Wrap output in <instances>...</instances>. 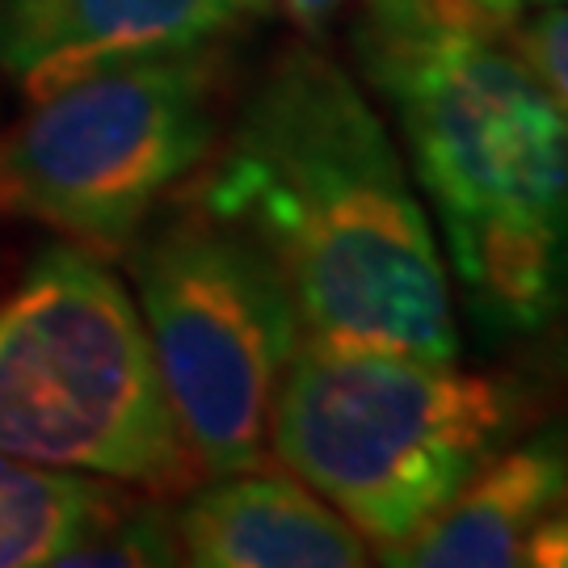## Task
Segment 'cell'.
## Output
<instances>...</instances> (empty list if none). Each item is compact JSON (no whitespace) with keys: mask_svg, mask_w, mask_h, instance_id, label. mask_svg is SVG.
I'll list each match as a JSON object with an SVG mask.
<instances>
[{"mask_svg":"<svg viewBox=\"0 0 568 568\" xmlns=\"http://www.w3.org/2000/svg\"><path fill=\"white\" fill-rule=\"evenodd\" d=\"M199 203L265 248L304 337L455 363L447 270L358 84L295 47L244 102Z\"/></svg>","mask_w":568,"mask_h":568,"instance_id":"1","label":"cell"},{"mask_svg":"<svg viewBox=\"0 0 568 568\" xmlns=\"http://www.w3.org/2000/svg\"><path fill=\"white\" fill-rule=\"evenodd\" d=\"M467 0H366L358 55L438 206L488 328L535 333L568 304V114Z\"/></svg>","mask_w":568,"mask_h":568,"instance_id":"2","label":"cell"},{"mask_svg":"<svg viewBox=\"0 0 568 568\" xmlns=\"http://www.w3.org/2000/svg\"><path fill=\"white\" fill-rule=\"evenodd\" d=\"M518 413V387L497 375L304 337L274 400L270 447L387 551L497 455Z\"/></svg>","mask_w":568,"mask_h":568,"instance_id":"3","label":"cell"},{"mask_svg":"<svg viewBox=\"0 0 568 568\" xmlns=\"http://www.w3.org/2000/svg\"><path fill=\"white\" fill-rule=\"evenodd\" d=\"M0 450L156 493L203 476L140 304L93 248L42 253L0 300Z\"/></svg>","mask_w":568,"mask_h":568,"instance_id":"4","label":"cell"},{"mask_svg":"<svg viewBox=\"0 0 568 568\" xmlns=\"http://www.w3.org/2000/svg\"><path fill=\"white\" fill-rule=\"evenodd\" d=\"M220 63L169 51L63 84L0 143V206L81 248H122L215 152Z\"/></svg>","mask_w":568,"mask_h":568,"instance_id":"5","label":"cell"},{"mask_svg":"<svg viewBox=\"0 0 568 568\" xmlns=\"http://www.w3.org/2000/svg\"><path fill=\"white\" fill-rule=\"evenodd\" d=\"M131 270L190 459L206 476L262 467L278 387L304 342L278 265L203 211L156 227Z\"/></svg>","mask_w":568,"mask_h":568,"instance_id":"6","label":"cell"},{"mask_svg":"<svg viewBox=\"0 0 568 568\" xmlns=\"http://www.w3.org/2000/svg\"><path fill=\"white\" fill-rule=\"evenodd\" d=\"M274 0H0V72L51 98L102 68L194 51Z\"/></svg>","mask_w":568,"mask_h":568,"instance_id":"7","label":"cell"},{"mask_svg":"<svg viewBox=\"0 0 568 568\" xmlns=\"http://www.w3.org/2000/svg\"><path fill=\"white\" fill-rule=\"evenodd\" d=\"M182 560L203 568H358L366 539L321 493L283 471H227L178 514Z\"/></svg>","mask_w":568,"mask_h":568,"instance_id":"8","label":"cell"},{"mask_svg":"<svg viewBox=\"0 0 568 568\" xmlns=\"http://www.w3.org/2000/svg\"><path fill=\"white\" fill-rule=\"evenodd\" d=\"M568 497V443L544 434L493 455L447 506L405 544L384 551L396 568H506L523 565L530 527Z\"/></svg>","mask_w":568,"mask_h":568,"instance_id":"9","label":"cell"},{"mask_svg":"<svg viewBox=\"0 0 568 568\" xmlns=\"http://www.w3.org/2000/svg\"><path fill=\"white\" fill-rule=\"evenodd\" d=\"M98 476L18 459L0 450V568L63 565L122 509Z\"/></svg>","mask_w":568,"mask_h":568,"instance_id":"10","label":"cell"},{"mask_svg":"<svg viewBox=\"0 0 568 568\" xmlns=\"http://www.w3.org/2000/svg\"><path fill=\"white\" fill-rule=\"evenodd\" d=\"M182 544H178V523L173 509L156 501H122V509L93 530L81 548L72 551L63 565H93V568H119V565H178Z\"/></svg>","mask_w":568,"mask_h":568,"instance_id":"11","label":"cell"},{"mask_svg":"<svg viewBox=\"0 0 568 568\" xmlns=\"http://www.w3.org/2000/svg\"><path fill=\"white\" fill-rule=\"evenodd\" d=\"M523 60L568 114V4H556L523 30Z\"/></svg>","mask_w":568,"mask_h":568,"instance_id":"12","label":"cell"},{"mask_svg":"<svg viewBox=\"0 0 568 568\" xmlns=\"http://www.w3.org/2000/svg\"><path fill=\"white\" fill-rule=\"evenodd\" d=\"M523 565L535 568H568V506H551L527 535Z\"/></svg>","mask_w":568,"mask_h":568,"instance_id":"13","label":"cell"},{"mask_svg":"<svg viewBox=\"0 0 568 568\" xmlns=\"http://www.w3.org/2000/svg\"><path fill=\"white\" fill-rule=\"evenodd\" d=\"M278 4H283L286 18L295 21L300 30H307V34H321L342 9V0H278Z\"/></svg>","mask_w":568,"mask_h":568,"instance_id":"14","label":"cell"},{"mask_svg":"<svg viewBox=\"0 0 568 568\" xmlns=\"http://www.w3.org/2000/svg\"><path fill=\"white\" fill-rule=\"evenodd\" d=\"M471 9H480L488 21H497V26H514L518 21V13H523V0H467Z\"/></svg>","mask_w":568,"mask_h":568,"instance_id":"15","label":"cell"},{"mask_svg":"<svg viewBox=\"0 0 568 568\" xmlns=\"http://www.w3.org/2000/svg\"><path fill=\"white\" fill-rule=\"evenodd\" d=\"M539 4H568V0H539Z\"/></svg>","mask_w":568,"mask_h":568,"instance_id":"16","label":"cell"}]
</instances>
